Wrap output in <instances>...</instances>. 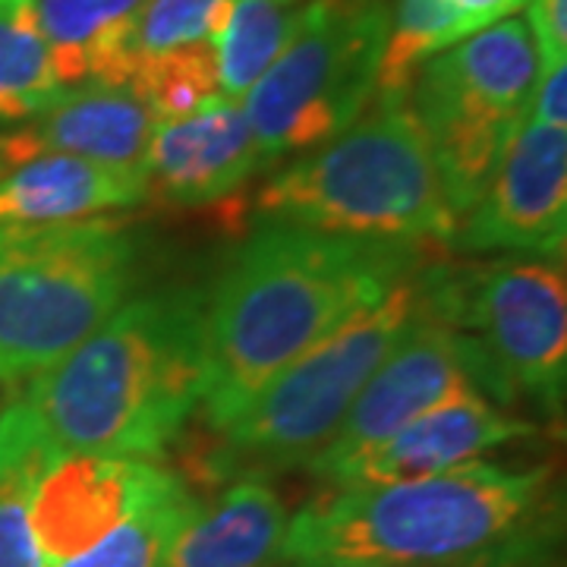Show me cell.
Wrapping results in <instances>:
<instances>
[{
    "mask_svg": "<svg viewBox=\"0 0 567 567\" xmlns=\"http://www.w3.org/2000/svg\"><path fill=\"white\" fill-rule=\"evenodd\" d=\"M416 268L423 244L259 224L208 287L199 404L208 432Z\"/></svg>",
    "mask_w": 567,
    "mask_h": 567,
    "instance_id": "obj_1",
    "label": "cell"
},
{
    "mask_svg": "<svg viewBox=\"0 0 567 567\" xmlns=\"http://www.w3.org/2000/svg\"><path fill=\"white\" fill-rule=\"evenodd\" d=\"M558 529L551 466L473 464L324 488L284 533V567H533Z\"/></svg>",
    "mask_w": 567,
    "mask_h": 567,
    "instance_id": "obj_2",
    "label": "cell"
},
{
    "mask_svg": "<svg viewBox=\"0 0 567 567\" xmlns=\"http://www.w3.org/2000/svg\"><path fill=\"white\" fill-rule=\"evenodd\" d=\"M208 287L171 284L133 297L13 401L54 461L114 454L155 461L199 413Z\"/></svg>",
    "mask_w": 567,
    "mask_h": 567,
    "instance_id": "obj_3",
    "label": "cell"
},
{
    "mask_svg": "<svg viewBox=\"0 0 567 567\" xmlns=\"http://www.w3.org/2000/svg\"><path fill=\"white\" fill-rule=\"evenodd\" d=\"M256 218L404 244H447L457 227L406 89L379 92L341 136L268 177Z\"/></svg>",
    "mask_w": 567,
    "mask_h": 567,
    "instance_id": "obj_4",
    "label": "cell"
},
{
    "mask_svg": "<svg viewBox=\"0 0 567 567\" xmlns=\"http://www.w3.org/2000/svg\"><path fill=\"white\" fill-rule=\"evenodd\" d=\"M423 268L350 316L268 382L237 420L215 432L218 442L199 461L205 476L212 483L268 480L312 464L334 442L365 382L413 322L423 297Z\"/></svg>",
    "mask_w": 567,
    "mask_h": 567,
    "instance_id": "obj_5",
    "label": "cell"
},
{
    "mask_svg": "<svg viewBox=\"0 0 567 567\" xmlns=\"http://www.w3.org/2000/svg\"><path fill=\"white\" fill-rule=\"evenodd\" d=\"M140 237L117 218L0 227V382L61 363L140 281Z\"/></svg>",
    "mask_w": 567,
    "mask_h": 567,
    "instance_id": "obj_6",
    "label": "cell"
},
{
    "mask_svg": "<svg viewBox=\"0 0 567 567\" xmlns=\"http://www.w3.org/2000/svg\"><path fill=\"white\" fill-rule=\"evenodd\" d=\"M388 25V0L306 3L293 39L240 99L262 171L341 136L372 104Z\"/></svg>",
    "mask_w": 567,
    "mask_h": 567,
    "instance_id": "obj_7",
    "label": "cell"
},
{
    "mask_svg": "<svg viewBox=\"0 0 567 567\" xmlns=\"http://www.w3.org/2000/svg\"><path fill=\"white\" fill-rule=\"evenodd\" d=\"M539 80L524 20H502L425 61L406 85L435 174L461 218L498 171Z\"/></svg>",
    "mask_w": 567,
    "mask_h": 567,
    "instance_id": "obj_8",
    "label": "cell"
},
{
    "mask_svg": "<svg viewBox=\"0 0 567 567\" xmlns=\"http://www.w3.org/2000/svg\"><path fill=\"white\" fill-rule=\"evenodd\" d=\"M425 303L466 334L505 388L548 416L565 410L567 284L555 259L507 256L470 268H423Z\"/></svg>",
    "mask_w": 567,
    "mask_h": 567,
    "instance_id": "obj_9",
    "label": "cell"
},
{
    "mask_svg": "<svg viewBox=\"0 0 567 567\" xmlns=\"http://www.w3.org/2000/svg\"><path fill=\"white\" fill-rule=\"evenodd\" d=\"M470 394H483L498 406L507 404L505 388L495 379L486 357L454 324L435 316L423 293L413 322L388 353L385 363L365 382L341 432L306 470L319 476L328 466L344 464L391 439L429 410Z\"/></svg>",
    "mask_w": 567,
    "mask_h": 567,
    "instance_id": "obj_10",
    "label": "cell"
},
{
    "mask_svg": "<svg viewBox=\"0 0 567 567\" xmlns=\"http://www.w3.org/2000/svg\"><path fill=\"white\" fill-rule=\"evenodd\" d=\"M567 126L524 121L483 196L457 218L447 244L461 252L565 256Z\"/></svg>",
    "mask_w": 567,
    "mask_h": 567,
    "instance_id": "obj_11",
    "label": "cell"
},
{
    "mask_svg": "<svg viewBox=\"0 0 567 567\" xmlns=\"http://www.w3.org/2000/svg\"><path fill=\"white\" fill-rule=\"evenodd\" d=\"M181 492H186L183 476L155 461L66 454L41 473L29 517L44 561L54 567Z\"/></svg>",
    "mask_w": 567,
    "mask_h": 567,
    "instance_id": "obj_12",
    "label": "cell"
},
{
    "mask_svg": "<svg viewBox=\"0 0 567 567\" xmlns=\"http://www.w3.org/2000/svg\"><path fill=\"white\" fill-rule=\"evenodd\" d=\"M533 432L536 425L524 416L505 413L483 394H470L416 416L391 439L344 464L328 466L316 480L324 488H341L439 476L480 461L495 447L520 442Z\"/></svg>",
    "mask_w": 567,
    "mask_h": 567,
    "instance_id": "obj_13",
    "label": "cell"
},
{
    "mask_svg": "<svg viewBox=\"0 0 567 567\" xmlns=\"http://www.w3.org/2000/svg\"><path fill=\"white\" fill-rule=\"evenodd\" d=\"M259 171V145L244 104L218 95L155 126L145 155V193L177 208H203L230 199Z\"/></svg>",
    "mask_w": 567,
    "mask_h": 567,
    "instance_id": "obj_14",
    "label": "cell"
},
{
    "mask_svg": "<svg viewBox=\"0 0 567 567\" xmlns=\"http://www.w3.org/2000/svg\"><path fill=\"white\" fill-rule=\"evenodd\" d=\"M287 507L268 480H234L196 502L164 548L162 567H278Z\"/></svg>",
    "mask_w": 567,
    "mask_h": 567,
    "instance_id": "obj_15",
    "label": "cell"
},
{
    "mask_svg": "<svg viewBox=\"0 0 567 567\" xmlns=\"http://www.w3.org/2000/svg\"><path fill=\"white\" fill-rule=\"evenodd\" d=\"M145 177L44 152L0 171V227H35L107 218L140 205Z\"/></svg>",
    "mask_w": 567,
    "mask_h": 567,
    "instance_id": "obj_16",
    "label": "cell"
},
{
    "mask_svg": "<svg viewBox=\"0 0 567 567\" xmlns=\"http://www.w3.org/2000/svg\"><path fill=\"white\" fill-rule=\"evenodd\" d=\"M63 89L126 85L130 35L145 0H35Z\"/></svg>",
    "mask_w": 567,
    "mask_h": 567,
    "instance_id": "obj_17",
    "label": "cell"
},
{
    "mask_svg": "<svg viewBox=\"0 0 567 567\" xmlns=\"http://www.w3.org/2000/svg\"><path fill=\"white\" fill-rule=\"evenodd\" d=\"M61 95L35 0H0V130L32 123Z\"/></svg>",
    "mask_w": 567,
    "mask_h": 567,
    "instance_id": "obj_18",
    "label": "cell"
},
{
    "mask_svg": "<svg viewBox=\"0 0 567 567\" xmlns=\"http://www.w3.org/2000/svg\"><path fill=\"white\" fill-rule=\"evenodd\" d=\"M309 0H227L215 39L218 85L224 99L240 102L293 39Z\"/></svg>",
    "mask_w": 567,
    "mask_h": 567,
    "instance_id": "obj_19",
    "label": "cell"
},
{
    "mask_svg": "<svg viewBox=\"0 0 567 567\" xmlns=\"http://www.w3.org/2000/svg\"><path fill=\"white\" fill-rule=\"evenodd\" d=\"M126 89L152 107L158 123L183 117L221 95L215 48L193 44L155 58H140L130 66Z\"/></svg>",
    "mask_w": 567,
    "mask_h": 567,
    "instance_id": "obj_20",
    "label": "cell"
},
{
    "mask_svg": "<svg viewBox=\"0 0 567 567\" xmlns=\"http://www.w3.org/2000/svg\"><path fill=\"white\" fill-rule=\"evenodd\" d=\"M464 39L470 32L445 0H398L379 66V92L406 89L425 61Z\"/></svg>",
    "mask_w": 567,
    "mask_h": 567,
    "instance_id": "obj_21",
    "label": "cell"
},
{
    "mask_svg": "<svg viewBox=\"0 0 567 567\" xmlns=\"http://www.w3.org/2000/svg\"><path fill=\"white\" fill-rule=\"evenodd\" d=\"M193 505L196 498L186 488L162 505L142 511L140 517L126 520L111 536H104L99 546L85 548L82 555L54 567H162L164 548Z\"/></svg>",
    "mask_w": 567,
    "mask_h": 567,
    "instance_id": "obj_22",
    "label": "cell"
},
{
    "mask_svg": "<svg viewBox=\"0 0 567 567\" xmlns=\"http://www.w3.org/2000/svg\"><path fill=\"white\" fill-rule=\"evenodd\" d=\"M224 7L227 0H145L130 35V58L140 61L193 44L215 48Z\"/></svg>",
    "mask_w": 567,
    "mask_h": 567,
    "instance_id": "obj_23",
    "label": "cell"
},
{
    "mask_svg": "<svg viewBox=\"0 0 567 567\" xmlns=\"http://www.w3.org/2000/svg\"><path fill=\"white\" fill-rule=\"evenodd\" d=\"M527 17L539 73L561 66L567 58V0H527Z\"/></svg>",
    "mask_w": 567,
    "mask_h": 567,
    "instance_id": "obj_24",
    "label": "cell"
},
{
    "mask_svg": "<svg viewBox=\"0 0 567 567\" xmlns=\"http://www.w3.org/2000/svg\"><path fill=\"white\" fill-rule=\"evenodd\" d=\"M527 121L543 123V126H567V66H551L543 70L533 99H529Z\"/></svg>",
    "mask_w": 567,
    "mask_h": 567,
    "instance_id": "obj_25",
    "label": "cell"
},
{
    "mask_svg": "<svg viewBox=\"0 0 567 567\" xmlns=\"http://www.w3.org/2000/svg\"><path fill=\"white\" fill-rule=\"evenodd\" d=\"M454 10V17L464 22L470 35H476L480 29H488L495 22L511 20L517 10L527 7V0H445Z\"/></svg>",
    "mask_w": 567,
    "mask_h": 567,
    "instance_id": "obj_26",
    "label": "cell"
},
{
    "mask_svg": "<svg viewBox=\"0 0 567 567\" xmlns=\"http://www.w3.org/2000/svg\"><path fill=\"white\" fill-rule=\"evenodd\" d=\"M473 567H492V565H473Z\"/></svg>",
    "mask_w": 567,
    "mask_h": 567,
    "instance_id": "obj_27",
    "label": "cell"
}]
</instances>
